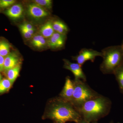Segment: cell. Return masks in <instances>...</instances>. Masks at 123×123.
<instances>
[{
    "label": "cell",
    "mask_w": 123,
    "mask_h": 123,
    "mask_svg": "<svg viewBox=\"0 0 123 123\" xmlns=\"http://www.w3.org/2000/svg\"><path fill=\"white\" fill-rule=\"evenodd\" d=\"M42 118L43 119L51 120L58 123L68 122L78 123L82 118L72 104L60 97L49 101Z\"/></svg>",
    "instance_id": "6da1fadb"
},
{
    "label": "cell",
    "mask_w": 123,
    "mask_h": 123,
    "mask_svg": "<svg viewBox=\"0 0 123 123\" xmlns=\"http://www.w3.org/2000/svg\"><path fill=\"white\" fill-rule=\"evenodd\" d=\"M111 104L109 98L101 95L86 101L76 110L82 118L91 123L107 116L110 112Z\"/></svg>",
    "instance_id": "7a4b0ae2"
},
{
    "label": "cell",
    "mask_w": 123,
    "mask_h": 123,
    "mask_svg": "<svg viewBox=\"0 0 123 123\" xmlns=\"http://www.w3.org/2000/svg\"><path fill=\"white\" fill-rule=\"evenodd\" d=\"M103 61L100 70L104 74H114L123 62V49L121 45L107 47L101 51Z\"/></svg>",
    "instance_id": "3957f363"
},
{
    "label": "cell",
    "mask_w": 123,
    "mask_h": 123,
    "mask_svg": "<svg viewBox=\"0 0 123 123\" xmlns=\"http://www.w3.org/2000/svg\"><path fill=\"white\" fill-rule=\"evenodd\" d=\"M73 82L74 91L71 103L76 109L86 101L101 95L91 88L85 82L75 79Z\"/></svg>",
    "instance_id": "277c9868"
},
{
    "label": "cell",
    "mask_w": 123,
    "mask_h": 123,
    "mask_svg": "<svg viewBox=\"0 0 123 123\" xmlns=\"http://www.w3.org/2000/svg\"><path fill=\"white\" fill-rule=\"evenodd\" d=\"M102 54L101 52H98L91 49L83 48L79 51V54L72 57V60L77 62V63L82 66L87 61H90L93 62L96 57L101 56Z\"/></svg>",
    "instance_id": "5b68a950"
},
{
    "label": "cell",
    "mask_w": 123,
    "mask_h": 123,
    "mask_svg": "<svg viewBox=\"0 0 123 123\" xmlns=\"http://www.w3.org/2000/svg\"><path fill=\"white\" fill-rule=\"evenodd\" d=\"M64 68L72 73L75 79H80L85 82L86 81V77L82 68V66L77 63H72L68 60H64Z\"/></svg>",
    "instance_id": "8992f818"
},
{
    "label": "cell",
    "mask_w": 123,
    "mask_h": 123,
    "mask_svg": "<svg viewBox=\"0 0 123 123\" xmlns=\"http://www.w3.org/2000/svg\"><path fill=\"white\" fill-rule=\"evenodd\" d=\"M27 12L30 17L36 20L43 18L49 15L48 11L46 9L35 3L29 5Z\"/></svg>",
    "instance_id": "52a82bcc"
},
{
    "label": "cell",
    "mask_w": 123,
    "mask_h": 123,
    "mask_svg": "<svg viewBox=\"0 0 123 123\" xmlns=\"http://www.w3.org/2000/svg\"><path fill=\"white\" fill-rule=\"evenodd\" d=\"M66 35L55 32L47 40V46L53 49L63 48L65 44Z\"/></svg>",
    "instance_id": "ba28073f"
},
{
    "label": "cell",
    "mask_w": 123,
    "mask_h": 123,
    "mask_svg": "<svg viewBox=\"0 0 123 123\" xmlns=\"http://www.w3.org/2000/svg\"><path fill=\"white\" fill-rule=\"evenodd\" d=\"M74 91L73 80L69 77H67L63 90L60 94V97L71 103Z\"/></svg>",
    "instance_id": "9c48e42d"
},
{
    "label": "cell",
    "mask_w": 123,
    "mask_h": 123,
    "mask_svg": "<svg viewBox=\"0 0 123 123\" xmlns=\"http://www.w3.org/2000/svg\"><path fill=\"white\" fill-rule=\"evenodd\" d=\"M21 61L18 55L14 52H10L5 57L4 70L5 72L21 64Z\"/></svg>",
    "instance_id": "30bf717a"
},
{
    "label": "cell",
    "mask_w": 123,
    "mask_h": 123,
    "mask_svg": "<svg viewBox=\"0 0 123 123\" xmlns=\"http://www.w3.org/2000/svg\"><path fill=\"white\" fill-rule=\"evenodd\" d=\"M24 9L21 5L14 4L8 8L4 13L11 20H15L21 17L23 14Z\"/></svg>",
    "instance_id": "8fae6325"
},
{
    "label": "cell",
    "mask_w": 123,
    "mask_h": 123,
    "mask_svg": "<svg viewBox=\"0 0 123 123\" xmlns=\"http://www.w3.org/2000/svg\"><path fill=\"white\" fill-rule=\"evenodd\" d=\"M55 33L52 20H48L43 24L40 27L39 31L40 34L46 39H49L50 37Z\"/></svg>",
    "instance_id": "7c38bea8"
},
{
    "label": "cell",
    "mask_w": 123,
    "mask_h": 123,
    "mask_svg": "<svg viewBox=\"0 0 123 123\" xmlns=\"http://www.w3.org/2000/svg\"><path fill=\"white\" fill-rule=\"evenodd\" d=\"M53 27L55 32L66 35L69 31L67 25L59 19L53 20Z\"/></svg>",
    "instance_id": "4fadbf2b"
},
{
    "label": "cell",
    "mask_w": 123,
    "mask_h": 123,
    "mask_svg": "<svg viewBox=\"0 0 123 123\" xmlns=\"http://www.w3.org/2000/svg\"><path fill=\"white\" fill-rule=\"evenodd\" d=\"M31 43L35 47L38 49L43 48L47 45V40L42 35L38 34L34 36L32 38Z\"/></svg>",
    "instance_id": "5bb4252c"
},
{
    "label": "cell",
    "mask_w": 123,
    "mask_h": 123,
    "mask_svg": "<svg viewBox=\"0 0 123 123\" xmlns=\"http://www.w3.org/2000/svg\"><path fill=\"white\" fill-rule=\"evenodd\" d=\"M21 68V64L18 65L15 68L4 72L7 77V78L11 82L12 84H13L18 77Z\"/></svg>",
    "instance_id": "9a60e30c"
},
{
    "label": "cell",
    "mask_w": 123,
    "mask_h": 123,
    "mask_svg": "<svg viewBox=\"0 0 123 123\" xmlns=\"http://www.w3.org/2000/svg\"><path fill=\"white\" fill-rule=\"evenodd\" d=\"M120 92L123 94V62L114 73Z\"/></svg>",
    "instance_id": "2e32d148"
},
{
    "label": "cell",
    "mask_w": 123,
    "mask_h": 123,
    "mask_svg": "<svg viewBox=\"0 0 123 123\" xmlns=\"http://www.w3.org/2000/svg\"><path fill=\"white\" fill-rule=\"evenodd\" d=\"M11 45L5 39H0V55L5 57L10 52Z\"/></svg>",
    "instance_id": "e0dca14e"
},
{
    "label": "cell",
    "mask_w": 123,
    "mask_h": 123,
    "mask_svg": "<svg viewBox=\"0 0 123 123\" xmlns=\"http://www.w3.org/2000/svg\"><path fill=\"white\" fill-rule=\"evenodd\" d=\"M12 85L7 78L2 79L0 81V95L8 92Z\"/></svg>",
    "instance_id": "ac0fdd59"
},
{
    "label": "cell",
    "mask_w": 123,
    "mask_h": 123,
    "mask_svg": "<svg viewBox=\"0 0 123 123\" xmlns=\"http://www.w3.org/2000/svg\"><path fill=\"white\" fill-rule=\"evenodd\" d=\"M34 2L45 9H50L52 8V1L51 0H35Z\"/></svg>",
    "instance_id": "d6986e66"
},
{
    "label": "cell",
    "mask_w": 123,
    "mask_h": 123,
    "mask_svg": "<svg viewBox=\"0 0 123 123\" xmlns=\"http://www.w3.org/2000/svg\"><path fill=\"white\" fill-rule=\"evenodd\" d=\"M16 1L14 0H0V9H5L14 4Z\"/></svg>",
    "instance_id": "ffe728a7"
},
{
    "label": "cell",
    "mask_w": 123,
    "mask_h": 123,
    "mask_svg": "<svg viewBox=\"0 0 123 123\" xmlns=\"http://www.w3.org/2000/svg\"><path fill=\"white\" fill-rule=\"evenodd\" d=\"M19 28L22 35L26 39L30 38L34 33L35 30H27L21 25L19 26Z\"/></svg>",
    "instance_id": "44dd1931"
},
{
    "label": "cell",
    "mask_w": 123,
    "mask_h": 123,
    "mask_svg": "<svg viewBox=\"0 0 123 123\" xmlns=\"http://www.w3.org/2000/svg\"><path fill=\"white\" fill-rule=\"evenodd\" d=\"M21 25L24 27L25 29H26L27 30H35L33 26L31 24L28 23H24L23 24Z\"/></svg>",
    "instance_id": "7402d4cb"
},
{
    "label": "cell",
    "mask_w": 123,
    "mask_h": 123,
    "mask_svg": "<svg viewBox=\"0 0 123 123\" xmlns=\"http://www.w3.org/2000/svg\"><path fill=\"white\" fill-rule=\"evenodd\" d=\"M5 57L0 55V72H3Z\"/></svg>",
    "instance_id": "603a6c76"
},
{
    "label": "cell",
    "mask_w": 123,
    "mask_h": 123,
    "mask_svg": "<svg viewBox=\"0 0 123 123\" xmlns=\"http://www.w3.org/2000/svg\"><path fill=\"white\" fill-rule=\"evenodd\" d=\"M78 123H89L84 119L82 118Z\"/></svg>",
    "instance_id": "cb8c5ba5"
},
{
    "label": "cell",
    "mask_w": 123,
    "mask_h": 123,
    "mask_svg": "<svg viewBox=\"0 0 123 123\" xmlns=\"http://www.w3.org/2000/svg\"><path fill=\"white\" fill-rule=\"evenodd\" d=\"M2 79V75H1V72H0V81Z\"/></svg>",
    "instance_id": "d4e9b609"
},
{
    "label": "cell",
    "mask_w": 123,
    "mask_h": 123,
    "mask_svg": "<svg viewBox=\"0 0 123 123\" xmlns=\"http://www.w3.org/2000/svg\"><path fill=\"white\" fill-rule=\"evenodd\" d=\"M91 123H97V121H94V122H92Z\"/></svg>",
    "instance_id": "484cf974"
},
{
    "label": "cell",
    "mask_w": 123,
    "mask_h": 123,
    "mask_svg": "<svg viewBox=\"0 0 123 123\" xmlns=\"http://www.w3.org/2000/svg\"><path fill=\"white\" fill-rule=\"evenodd\" d=\"M121 46H122V47H123V42H122V44H121Z\"/></svg>",
    "instance_id": "4316f807"
},
{
    "label": "cell",
    "mask_w": 123,
    "mask_h": 123,
    "mask_svg": "<svg viewBox=\"0 0 123 123\" xmlns=\"http://www.w3.org/2000/svg\"></svg>",
    "instance_id": "83f0119b"
},
{
    "label": "cell",
    "mask_w": 123,
    "mask_h": 123,
    "mask_svg": "<svg viewBox=\"0 0 123 123\" xmlns=\"http://www.w3.org/2000/svg\"></svg>",
    "instance_id": "f1b7e54d"
}]
</instances>
